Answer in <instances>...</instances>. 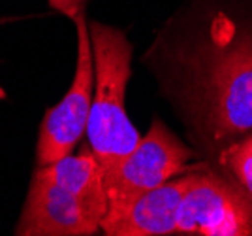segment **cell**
Instances as JSON below:
<instances>
[{
  "mask_svg": "<svg viewBox=\"0 0 252 236\" xmlns=\"http://www.w3.org/2000/svg\"><path fill=\"white\" fill-rule=\"evenodd\" d=\"M173 81L196 144L217 157L252 130V19L217 11L175 51Z\"/></svg>",
  "mask_w": 252,
  "mask_h": 236,
  "instance_id": "obj_1",
  "label": "cell"
},
{
  "mask_svg": "<svg viewBox=\"0 0 252 236\" xmlns=\"http://www.w3.org/2000/svg\"><path fill=\"white\" fill-rule=\"evenodd\" d=\"M89 36L94 61V93L87 138L107 174L139 142V132L125 108L126 85L132 74V45L125 33L100 21L91 23Z\"/></svg>",
  "mask_w": 252,
  "mask_h": 236,
  "instance_id": "obj_2",
  "label": "cell"
},
{
  "mask_svg": "<svg viewBox=\"0 0 252 236\" xmlns=\"http://www.w3.org/2000/svg\"><path fill=\"white\" fill-rule=\"evenodd\" d=\"M55 8L68 13L77 29V63L75 74L68 91L59 104L47 110L38 134L36 162L38 166L49 164L70 155L77 142L87 132V121L94 93V61L93 45L85 21L81 0H51Z\"/></svg>",
  "mask_w": 252,
  "mask_h": 236,
  "instance_id": "obj_3",
  "label": "cell"
},
{
  "mask_svg": "<svg viewBox=\"0 0 252 236\" xmlns=\"http://www.w3.org/2000/svg\"><path fill=\"white\" fill-rule=\"evenodd\" d=\"M196 153L162 119H153L149 132L137 146L105 174L107 212L128 204L132 198L151 191L181 174L198 168L201 162L190 164Z\"/></svg>",
  "mask_w": 252,
  "mask_h": 236,
  "instance_id": "obj_4",
  "label": "cell"
},
{
  "mask_svg": "<svg viewBox=\"0 0 252 236\" xmlns=\"http://www.w3.org/2000/svg\"><path fill=\"white\" fill-rule=\"evenodd\" d=\"M175 235L252 236V204L219 168L201 162L179 202Z\"/></svg>",
  "mask_w": 252,
  "mask_h": 236,
  "instance_id": "obj_5",
  "label": "cell"
},
{
  "mask_svg": "<svg viewBox=\"0 0 252 236\" xmlns=\"http://www.w3.org/2000/svg\"><path fill=\"white\" fill-rule=\"evenodd\" d=\"M105 210L34 170L15 233L21 236H91L100 231Z\"/></svg>",
  "mask_w": 252,
  "mask_h": 236,
  "instance_id": "obj_6",
  "label": "cell"
},
{
  "mask_svg": "<svg viewBox=\"0 0 252 236\" xmlns=\"http://www.w3.org/2000/svg\"><path fill=\"white\" fill-rule=\"evenodd\" d=\"M192 172V170H190ZM190 172L181 174L104 215L100 231L107 236H168L177 233V208Z\"/></svg>",
  "mask_w": 252,
  "mask_h": 236,
  "instance_id": "obj_7",
  "label": "cell"
},
{
  "mask_svg": "<svg viewBox=\"0 0 252 236\" xmlns=\"http://www.w3.org/2000/svg\"><path fill=\"white\" fill-rule=\"evenodd\" d=\"M36 170H40L45 178L59 183L64 189L105 210L107 214L105 174L89 144H85L77 155L70 153L59 161L38 166Z\"/></svg>",
  "mask_w": 252,
  "mask_h": 236,
  "instance_id": "obj_8",
  "label": "cell"
},
{
  "mask_svg": "<svg viewBox=\"0 0 252 236\" xmlns=\"http://www.w3.org/2000/svg\"><path fill=\"white\" fill-rule=\"evenodd\" d=\"M215 168L235 183L252 204V130L228 144L215 157Z\"/></svg>",
  "mask_w": 252,
  "mask_h": 236,
  "instance_id": "obj_9",
  "label": "cell"
},
{
  "mask_svg": "<svg viewBox=\"0 0 252 236\" xmlns=\"http://www.w3.org/2000/svg\"><path fill=\"white\" fill-rule=\"evenodd\" d=\"M81 2H85V0H81Z\"/></svg>",
  "mask_w": 252,
  "mask_h": 236,
  "instance_id": "obj_10",
  "label": "cell"
}]
</instances>
